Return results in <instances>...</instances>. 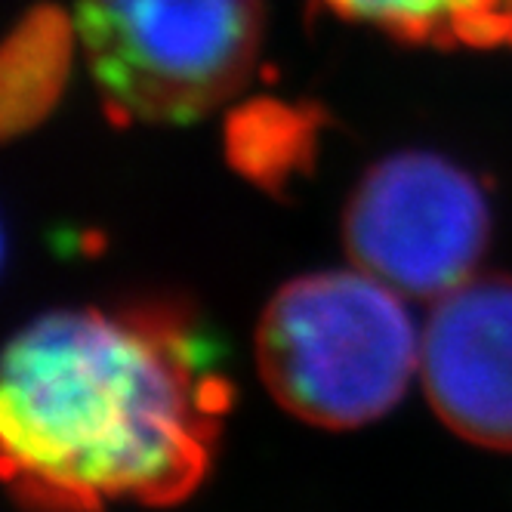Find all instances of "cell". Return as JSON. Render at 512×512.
<instances>
[{
	"instance_id": "cell-1",
	"label": "cell",
	"mask_w": 512,
	"mask_h": 512,
	"mask_svg": "<svg viewBox=\"0 0 512 512\" xmlns=\"http://www.w3.org/2000/svg\"><path fill=\"white\" fill-rule=\"evenodd\" d=\"M232 401L219 346L170 306L62 309L4 361V479L28 509L176 503L204 479Z\"/></svg>"
},
{
	"instance_id": "cell-2",
	"label": "cell",
	"mask_w": 512,
	"mask_h": 512,
	"mask_svg": "<svg viewBox=\"0 0 512 512\" xmlns=\"http://www.w3.org/2000/svg\"><path fill=\"white\" fill-rule=\"evenodd\" d=\"M256 361L278 405L324 429H352L405 395L420 337L401 294L361 272L284 284L256 331Z\"/></svg>"
},
{
	"instance_id": "cell-3",
	"label": "cell",
	"mask_w": 512,
	"mask_h": 512,
	"mask_svg": "<svg viewBox=\"0 0 512 512\" xmlns=\"http://www.w3.org/2000/svg\"><path fill=\"white\" fill-rule=\"evenodd\" d=\"M81 47L115 115L189 124L235 96L260 47V0H78Z\"/></svg>"
},
{
	"instance_id": "cell-4",
	"label": "cell",
	"mask_w": 512,
	"mask_h": 512,
	"mask_svg": "<svg viewBox=\"0 0 512 512\" xmlns=\"http://www.w3.org/2000/svg\"><path fill=\"white\" fill-rule=\"evenodd\" d=\"M352 263L401 297L438 300L472 278L491 238V207L463 167L401 152L364 173L346 207Z\"/></svg>"
},
{
	"instance_id": "cell-5",
	"label": "cell",
	"mask_w": 512,
	"mask_h": 512,
	"mask_svg": "<svg viewBox=\"0 0 512 512\" xmlns=\"http://www.w3.org/2000/svg\"><path fill=\"white\" fill-rule=\"evenodd\" d=\"M435 414L466 442L512 451V278L472 275L435 300L420 334Z\"/></svg>"
},
{
	"instance_id": "cell-6",
	"label": "cell",
	"mask_w": 512,
	"mask_h": 512,
	"mask_svg": "<svg viewBox=\"0 0 512 512\" xmlns=\"http://www.w3.org/2000/svg\"><path fill=\"white\" fill-rule=\"evenodd\" d=\"M324 4L414 44L512 47V0H324Z\"/></svg>"
}]
</instances>
